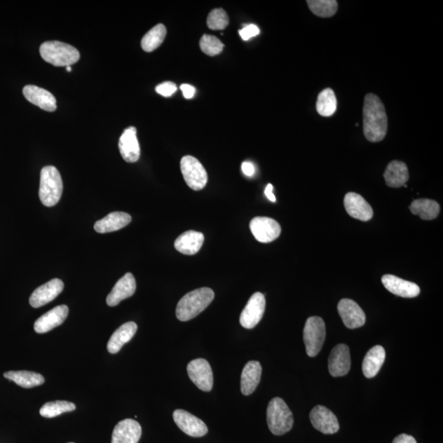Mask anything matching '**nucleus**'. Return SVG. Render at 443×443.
I'll use <instances>...</instances> for the list:
<instances>
[{"mask_svg":"<svg viewBox=\"0 0 443 443\" xmlns=\"http://www.w3.org/2000/svg\"><path fill=\"white\" fill-rule=\"evenodd\" d=\"M411 213L421 217L423 220H432L440 213V206L435 200L418 199L410 205Z\"/></svg>","mask_w":443,"mask_h":443,"instance_id":"nucleus-30","label":"nucleus"},{"mask_svg":"<svg viewBox=\"0 0 443 443\" xmlns=\"http://www.w3.org/2000/svg\"><path fill=\"white\" fill-rule=\"evenodd\" d=\"M267 423L273 435L281 436L290 431L293 427L292 412L282 398L275 397L268 403Z\"/></svg>","mask_w":443,"mask_h":443,"instance_id":"nucleus-5","label":"nucleus"},{"mask_svg":"<svg viewBox=\"0 0 443 443\" xmlns=\"http://www.w3.org/2000/svg\"><path fill=\"white\" fill-rule=\"evenodd\" d=\"M350 369V355L348 346L336 345L332 350L329 358V370L332 377H343Z\"/></svg>","mask_w":443,"mask_h":443,"instance_id":"nucleus-14","label":"nucleus"},{"mask_svg":"<svg viewBox=\"0 0 443 443\" xmlns=\"http://www.w3.org/2000/svg\"><path fill=\"white\" fill-rule=\"evenodd\" d=\"M308 7L316 16L331 18L338 11L339 4L336 0H309Z\"/></svg>","mask_w":443,"mask_h":443,"instance_id":"nucleus-33","label":"nucleus"},{"mask_svg":"<svg viewBox=\"0 0 443 443\" xmlns=\"http://www.w3.org/2000/svg\"><path fill=\"white\" fill-rule=\"evenodd\" d=\"M336 97L334 91L326 88L318 96L316 109L322 117H331L336 110Z\"/></svg>","mask_w":443,"mask_h":443,"instance_id":"nucleus-32","label":"nucleus"},{"mask_svg":"<svg viewBox=\"0 0 443 443\" xmlns=\"http://www.w3.org/2000/svg\"><path fill=\"white\" fill-rule=\"evenodd\" d=\"M386 358V353L381 346H375L370 349L362 364V370L364 376L367 379H372L378 374L379 370Z\"/></svg>","mask_w":443,"mask_h":443,"instance_id":"nucleus-27","label":"nucleus"},{"mask_svg":"<svg viewBox=\"0 0 443 443\" xmlns=\"http://www.w3.org/2000/svg\"><path fill=\"white\" fill-rule=\"evenodd\" d=\"M137 331V325L134 322H128L120 326L115 331L107 345V349L110 354H117L123 346L132 340Z\"/></svg>","mask_w":443,"mask_h":443,"instance_id":"nucleus-26","label":"nucleus"},{"mask_svg":"<svg viewBox=\"0 0 443 443\" xmlns=\"http://www.w3.org/2000/svg\"><path fill=\"white\" fill-rule=\"evenodd\" d=\"M242 170L245 176L252 177L254 175L255 168L252 163L244 162L242 165Z\"/></svg>","mask_w":443,"mask_h":443,"instance_id":"nucleus-41","label":"nucleus"},{"mask_svg":"<svg viewBox=\"0 0 443 443\" xmlns=\"http://www.w3.org/2000/svg\"><path fill=\"white\" fill-rule=\"evenodd\" d=\"M393 443H417V442L415 437L403 433V435L395 437Z\"/></svg>","mask_w":443,"mask_h":443,"instance_id":"nucleus-40","label":"nucleus"},{"mask_svg":"<svg viewBox=\"0 0 443 443\" xmlns=\"http://www.w3.org/2000/svg\"><path fill=\"white\" fill-rule=\"evenodd\" d=\"M383 177L389 187L398 189L406 185L409 180L408 168L406 163L402 161H393L388 165Z\"/></svg>","mask_w":443,"mask_h":443,"instance_id":"nucleus-28","label":"nucleus"},{"mask_svg":"<svg viewBox=\"0 0 443 443\" xmlns=\"http://www.w3.org/2000/svg\"><path fill=\"white\" fill-rule=\"evenodd\" d=\"M177 90L176 84L172 81H165V83L157 86L156 88V93L165 96V97H170L176 93Z\"/></svg>","mask_w":443,"mask_h":443,"instance_id":"nucleus-37","label":"nucleus"},{"mask_svg":"<svg viewBox=\"0 0 443 443\" xmlns=\"http://www.w3.org/2000/svg\"><path fill=\"white\" fill-rule=\"evenodd\" d=\"M167 29L163 24H158L144 35L142 40V49L146 52H152L158 49L165 39Z\"/></svg>","mask_w":443,"mask_h":443,"instance_id":"nucleus-31","label":"nucleus"},{"mask_svg":"<svg viewBox=\"0 0 443 443\" xmlns=\"http://www.w3.org/2000/svg\"><path fill=\"white\" fill-rule=\"evenodd\" d=\"M262 375V366L259 361L252 360L245 365L240 377V391L250 396L257 390Z\"/></svg>","mask_w":443,"mask_h":443,"instance_id":"nucleus-23","label":"nucleus"},{"mask_svg":"<svg viewBox=\"0 0 443 443\" xmlns=\"http://www.w3.org/2000/svg\"><path fill=\"white\" fill-rule=\"evenodd\" d=\"M76 410V404L66 401L47 402L41 408V416L45 418H55L65 412Z\"/></svg>","mask_w":443,"mask_h":443,"instance_id":"nucleus-34","label":"nucleus"},{"mask_svg":"<svg viewBox=\"0 0 443 443\" xmlns=\"http://www.w3.org/2000/svg\"><path fill=\"white\" fill-rule=\"evenodd\" d=\"M325 336V321L320 317H310L306 320L304 332H303L306 353L310 357H315L320 353Z\"/></svg>","mask_w":443,"mask_h":443,"instance_id":"nucleus-6","label":"nucleus"},{"mask_svg":"<svg viewBox=\"0 0 443 443\" xmlns=\"http://www.w3.org/2000/svg\"><path fill=\"white\" fill-rule=\"evenodd\" d=\"M67 71H71V66L67 67Z\"/></svg>","mask_w":443,"mask_h":443,"instance_id":"nucleus-43","label":"nucleus"},{"mask_svg":"<svg viewBox=\"0 0 443 443\" xmlns=\"http://www.w3.org/2000/svg\"><path fill=\"white\" fill-rule=\"evenodd\" d=\"M313 427L324 435H334L340 428L338 418L329 409L324 406H316L310 414Z\"/></svg>","mask_w":443,"mask_h":443,"instance_id":"nucleus-11","label":"nucleus"},{"mask_svg":"<svg viewBox=\"0 0 443 443\" xmlns=\"http://www.w3.org/2000/svg\"><path fill=\"white\" fill-rule=\"evenodd\" d=\"M64 190L60 172L54 166H46L41 172L39 196L41 203L53 207L59 203Z\"/></svg>","mask_w":443,"mask_h":443,"instance_id":"nucleus-3","label":"nucleus"},{"mask_svg":"<svg viewBox=\"0 0 443 443\" xmlns=\"http://www.w3.org/2000/svg\"><path fill=\"white\" fill-rule=\"evenodd\" d=\"M187 373L191 381L201 391L209 393L213 388V372L206 360L200 358L191 360L187 365Z\"/></svg>","mask_w":443,"mask_h":443,"instance_id":"nucleus-8","label":"nucleus"},{"mask_svg":"<svg viewBox=\"0 0 443 443\" xmlns=\"http://www.w3.org/2000/svg\"><path fill=\"white\" fill-rule=\"evenodd\" d=\"M131 221L130 214L124 212H113L96 222L94 229L99 233H112L126 227Z\"/></svg>","mask_w":443,"mask_h":443,"instance_id":"nucleus-24","label":"nucleus"},{"mask_svg":"<svg viewBox=\"0 0 443 443\" xmlns=\"http://www.w3.org/2000/svg\"><path fill=\"white\" fill-rule=\"evenodd\" d=\"M64 284L60 279H52L33 292L30 299H29V303L33 308L44 306L48 303L54 301L64 290Z\"/></svg>","mask_w":443,"mask_h":443,"instance_id":"nucleus-13","label":"nucleus"},{"mask_svg":"<svg viewBox=\"0 0 443 443\" xmlns=\"http://www.w3.org/2000/svg\"><path fill=\"white\" fill-rule=\"evenodd\" d=\"M239 34L243 41H249L250 38L259 35V29L257 26L253 25V24H250V25L245 27L243 30H240Z\"/></svg>","mask_w":443,"mask_h":443,"instance_id":"nucleus-38","label":"nucleus"},{"mask_svg":"<svg viewBox=\"0 0 443 443\" xmlns=\"http://www.w3.org/2000/svg\"><path fill=\"white\" fill-rule=\"evenodd\" d=\"M173 421L186 435L193 437H200L207 435L208 428L199 418L184 410L173 412Z\"/></svg>","mask_w":443,"mask_h":443,"instance_id":"nucleus-12","label":"nucleus"},{"mask_svg":"<svg viewBox=\"0 0 443 443\" xmlns=\"http://www.w3.org/2000/svg\"><path fill=\"white\" fill-rule=\"evenodd\" d=\"M136 290V279L131 273H128L115 284L112 291L109 294L106 302L109 306H116L120 302L132 297Z\"/></svg>","mask_w":443,"mask_h":443,"instance_id":"nucleus-16","label":"nucleus"},{"mask_svg":"<svg viewBox=\"0 0 443 443\" xmlns=\"http://www.w3.org/2000/svg\"><path fill=\"white\" fill-rule=\"evenodd\" d=\"M338 310L341 320L348 329H358L365 324L364 312L354 301L350 299L341 300L339 303Z\"/></svg>","mask_w":443,"mask_h":443,"instance_id":"nucleus-15","label":"nucleus"},{"mask_svg":"<svg viewBox=\"0 0 443 443\" xmlns=\"http://www.w3.org/2000/svg\"><path fill=\"white\" fill-rule=\"evenodd\" d=\"M214 298V292L209 287L196 289L178 302L176 315L182 322L189 321L199 315L208 307Z\"/></svg>","mask_w":443,"mask_h":443,"instance_id":"nucleus-2","label":"nucleus"},{"mask_svg":"<svg viewBox=\"0 0 443 443\" xmlns=\"http://www.w3.org/2000/svg\"><path fill=\"white\" fill-rule=\"evenodd\" d=\"M69 312V307L65 305L56 306L35 322L34 329L37 334H46L64 324Z\"/></svg>","mask_w":443,"mask_h":443,"instance_id":"nucleus-17","label":"nucleus"},{"mask_svg":"<svg viewBox=\"0 0 443 443\" xmlns=\"http://www.w3.org/2000/svg\"><path fill=\"white\" fill-rule=\"evenodd\" d=\"M344 206L348 214L354 219L366 222L373 218L372 207L362 196L355 192H349L345 196Z\"/></svg>","mask_w":443,"mask_h":443,"instance_id":"nucleus-18","label":"nucleus"},{"mask_svg":"<svg viewBox=\"0 0 443 443\" xmlns=\"http://www.w3.org/2000/svg\"><path fill=\"white\" fill-rule=\"evenodd\" d=\"M23 95L29 102L48 112H54L57 109L55 96L45 89L38 88L36 86H26L23 88Z\"/></svg>","mask_w":443,"mask_h":443,"instance_id":"nucleus-22","label":"nucleus"},{"mask_svg":"<svg viewBox=\"0 0 443 443\" xmlns=\"http://www.w3.org/2000/svg\"><path fill=\"white\" fill-rule=\"evenodd\" d=\"M181 171L185 182L194 191L205 189L208 182V175L201 163L193 156H186L181 160Z\"/></svg>","mask_w":443,"mask_h":443,"instance_id":"nucleus-7","label":"nucleus"},{"mask_svg":"<svg viewBox=\"0 0 443 443\" xmlns=\"http://www.w3.org/2000/svg\"><path fill=\"white\" fill-rule=\"evenodd\" d=\"M69 443H74V442H69Z\"/></svg>","mask_w":443,"mask_h":443,"instance_id":"nucleus-44","label":"nucleus"},{"mask_svg":"<svg viewBox=\"0 0 443 443\" xmlns=\"http://www.w3.org/2000/svg\"><path fill=\"white\" fill-rule=\"evenodd\" d=\"M142 432V426L137 421L126 418L115 426L111 443H138Z\"/></svg>","mask_w":443,"mask_h":443,"instance_id":"nucleus-20","label":"nucleus"},{"mask_svg":"<svg viewBox=\"0 0 443 443\" xmlns=\"http://www.w3.org/2000/svg\"><path fill=\"white\" fill-rule=\"evenodd\" d=\"M250 229L259 243H269L276 240L282 232L280 224L268 217H257L250 221Z\"/></svg>","mask_w":443,"mask_h":443,"instance_id":"nucleus-10","label":"nucleus"},{"mask_svg":"<svg viewBox=\"0 0 443 443\" xmlns=\"http://www.w3.org/2000/svg\"><path fill=\"white\" fill-rule=\"evenodd\" d=\"M205 240L204 234L196 231H187L175 240V247L183 254L193 255L200 252Z\"/></svg>","mask_w":443,"mask_h":443,"instance_id":"nucleus-25","label":"nucleus"},{"mask_svg":"<svg viewBox=\"0 0 443 443\" xmlns=\"http://www.w3.org/2000/svg\"><path fill=\"white\" fill-rule=\"evenodd\" d=\"M42 59L55 67H69L80 60L75 47L60 41H46L40 48Z\"/></svg>","mask_w":443,"mask_h":443,"instance_id":"nucleus-4","label":"nucleus"},{"mask_svg":"<svg viewBox=\"0 0 443 443\" xmlns=\"http://www.w3.org/2000/svg\"><path fill=\"white\" fill-rule=\"evenodd\" d=\"M388 115L384 104L376 95H365L363 107V130L370 142H379L388 132Z\"/></svg>","mask_w":443,"mask_h":443,"instance_id":"nucleus-1","label":"nucleus"},{"mask_svg":"<svg viewBox=\"0 0 443 443\" xmlns=\"http://www.w3.org/2000/svg\"><path fill=\"white\" fill-rule=\"evenodd\" d=\"M382 282L388 291L398 297L414 298L421 293V288L417 284L404 280L391 274L383 276Z\"/></svg>","mask_w":443,"mask_h":443,"instance_id":"nucleus-21","label":"nucleus"},{"mask_svg":"<svg viewBox=\"0 0 443 443\" xmlns=\"http://www.w3.org/2000/svg\"><path fill=\"white\" fill-rule=\"evenodd\" d=\"M266 297L261 292H255L247 302L240 316V324L245 329H252L262 320L266 311Z\"/></svg>","mask_w":443,"mask_h":443,"instance_id":"nucleus-9","label":"nucleus"},{"mask_svg":"<svg viewBox=\"0 0 443 443\" xmlns=\"http://www.w3.org/2000/svg\"><path fill=\"white\" fill-rule=\"evenodd\" d=\"M181 90L186 99L189 100L194 97L196 94V88L194 86L189 84H183L181 86Z\"/></svg>","mask_w":443,"mask_h":443,"instance_id":"nucleus-39","label":"nucleus"},{"mask_svg":"<svg viewBox=\"0 0 443 443\" xmlns=\"http://www.w3.org/2000/svg\"><path fill=\"white\" fill-rule=\"evenodd\" d=\"M4 376L24 388H35L45 383V378L41 374L26 370L8 372L4 373Z\"/></svg>","mask_w":443,"mask_h":443,"instance_id":"nucleus-29","label":"nucleus"},{"mask_svg":"<svg viewBox=\"0 0 443 443\" xmlns=\"http://www.w3.org/2000/svg\"><path fill=\"white\" fill-rule=\"evenodd\" d=\"M200 47L205 55L215 56L223 51L224 45L223 42L214 36L204 35L200 41Z\"/></svg>","mask_w":443,"mask_h":443,"instance_id":"nucleus-36","label":"nucleus"},{"mask_svg":"<svg viewBox=\"0 0 443 443\" xmlns=\"http://www.w3.org/2000/svg\"><path fill=\"white\" fill-rule=\"evenodd\" d=\"M229 18L224 9L216 8L212 11L207 18V26L211 30H224L229 26Z\"/></svg>","mask_w":443,"mask_h":443,"instance_id":"nucleus-35","label":"nucleus"},{"mask_svg":"<svg viewBox=\"0 0 443 443\" xmlns=\"http://www.w3.org/2000/svg\"><path fill=\"white\" fill-rule=\"evenodd\" d=\"M273 186L272 184H268L266 189V191H264V194H266L267 198L272 201V202H276V197L275 196L273 195Z\"/></svg>","mask_w":443,"mask_h":443,"instance_id":"nucleus-42","label":"nucleus"},{"mask_svg":"<svg viewBox=\"0 0 443 443\" xmlns=\"http://www.w3.org/2000/svg\"><path fill=\"white\" fill-rule=\"evenodd\" d=\"M118 147L123 160L128 163L138 161L141 156V149L137 137V129L129 127L120 137Z\"/></svg>","mask_w":443,"mask_h":443,"instance_id":"nucleus-19","label":"nucleus"}]
</instances>
